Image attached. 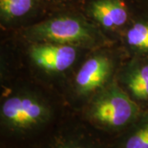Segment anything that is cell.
I'll return each mask as SVG.
<instances>
[{
    "mask_svg": "<svg viewBox=\"0 0 148 148\" xmlns=\"http://www.w3.org/2000/svg\"><path fill=\"white\" fill-rule=\"evenodd\" d=\"M144 110L117 82H110L90 97L85 118L94 127L109 132H123Z\"/></svg>",
    "mask_w": 148,
    "mask_h": 148,
    "instance_id": "obj_1",
    "label": "cell"
},
{
    "mask_svg": "<svg viewBox=\"0 0 148 148\" xmlns=\"http://www.w3.org/2000/svg\"><path fill=\"white\" fill-rule=\"evenodd\" d=\"M23 36L31 43H55L92 48L105 42L95 25L77 15H60L27 27Z\"/></svg>",
    "mask_w": 148,
    "mask_h": 148,
    "instance_id": "obj_2",
    "label": "cell"
},
{
    "mask_svg": "<svg viewBox=\"0 0 148 148\" xmlns=\"http://www.w3.org/2000/svg\"><path fill=\"white\" fill-rule=\"evenodd\" d=\"M53 110L47 101L31 92L9 95L0 108L1 127L11 135L23 136L47 125Z\"/></svg>",
    "mask_w": 148,
    "mask_h": 148,
    "instance_id": "obj_3",
    "label": "cell"
},
{
    "mask_svg": "<svg viewBox=\"0 0 148 148\" xmlns=\"http://www.w3.org/2000/svg\"><path fill=\"white\" fill-rule=\"evenodd\" d=\"M114 65L109 56L96 53L88 58L78 69L74 84L81 97H91L110 82Z\"/></svg>",
    "mask_w": 148,
    "mask_h": 148,
    "instance_id": "obj_4",
    "label": "cell"
},
{
    "mask_svg": "<svg viewBox=\"0 0 148 148\" xmlns=\"http://www.w3.org/2000/svg\"><path fill=\"white\" fill-rule=\"evenodd\" d=\"M78 47L55 43H32L28 54L33 64L49 73L70 69L78 56Z\"/></svg>",
    "mask_w": 148,
    "mask_h": 148,
    "instance_id": "obj_5",
    "label": "cell"
},
{
    "mask_svg": "<svg viewBox=\"0 0 148 148\" xmlns=\"http://www.w3.org/2000/svg\"><path fill=\"white\" fill-rule=\"evenodd\" d=\"M119 82L133 101L148 109V55H135L122 71Z\"/></svg>",
    "mask_w": 148,
    "mask_h": 148,
    "instance_id": "obj_6",
    "label": "cell"
},
{
    "mask_svg": "<svg viewBox=\"0 0 148 148\" xmlns=\"http://www.w3.org/2000/svg\"><path fill=\"white\" fill-rule=\"evenodd\" d=\"M88 14L107 30L123 27L128 18L127 7L122 0H94L89 5Z\"/></svg>",
    "mask_w": 148,
    "mask_h": 148,
    "instance_id": "obj_7",
    "label": "cell"
},
{
    "mask_svg": "<svg viewBox=\"0 0 148 148\" xmlns=\"http://www.w3.org/2000/svg\"><path fill=\"white\" fill-rule=\"evenodd\" d=\"M116 148H148V109L122 132Z\"/></svg>",
    "mask_w": 148,
    "mask_h": 148,
    "instance_id": "obj_8",
    "label": "cell"
},
{
    "mask_svg": "<svg viewBox=\"0 0 148 148\" xmlns=\"http://www.w3.org/2000/svg\"><path fill=\"white\" fill-rule=\"evenodd\" d=\"M125 41L135 55H148V18L142 16L127 30Z\"/></svg>",
    "mask_w": 148,
    "mask_h": 148,
    "instance_id": "obj_9",
    "label": "cell"
},
{
    "mask_svg": "<svg viewBox=\"0 0 148 148\" xmlns=\"http://www.w3.org/2000/svg\"><path fill=\"white\" fill-rule=\"evenodd\" d=\"M36 7V0H0V16L10 23L27 16Z\"/></svg>",
    "mask_w": 148,
    "mask_h": 148,
    "instance_id": "obj_10",
    "label": "cell"
},
{
    "mask_svg": "<svg viewBox=\"0 0 148 148\" xmlns=\"http://www.w3.org/2000/svg\"><path fill=\"white\" fill-rule=\"evenodd\" d=\"M47 148H99V147L88 134L81 130H75L57 136Z\"/></svg>",
    "mask_w": 148,
    "mask_h": 148,
    "instance_id": "obj_11",
    "label": "cell"
},
{
    "mask_svg": "<svg viewBox=\"0 0 148 148\" xmlns=\"http://www.w3.org/2000/svg\"><path fill=\"white\" fill-rule=\"evenodd\" d=\"M143 16L148 18V0H137Z\"/></svg>",
    "mask_w": 148,
    "mask_h": 148,
    "instance_id": "obj_12",
    "label": "cell"
},
{
    "mask_svg": "<svg viewBox=\"0 0 148 148\" xmlns=\"http://www.w3.org/2000/svg\"><path fill=\"white\" fill-rule=\"evenodd\" d=\"M50 1H55V2H59V1H64V0H50Z\"/></svg>",
    "mask_w": 148,
    "mask_h": 148,
    "instance_id": "obj_13",
    "label": "cell"
}]
</instances>
